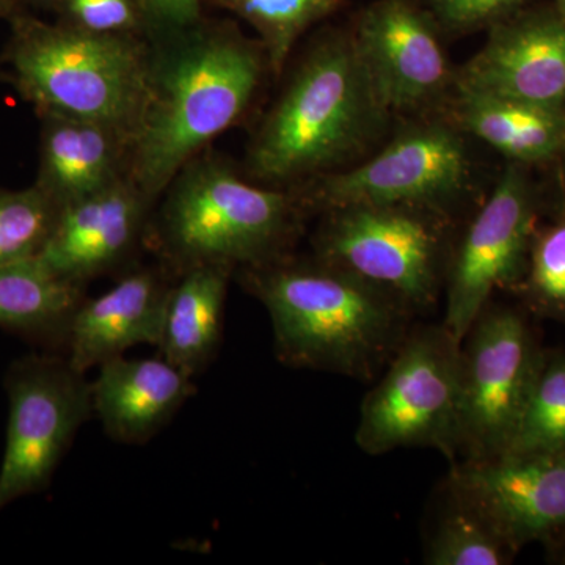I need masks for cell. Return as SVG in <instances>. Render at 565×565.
Segmentation results:
<instances>
[{"label":"cell","mask_w":565,"mask_h":565,"mask_svg":"<svg viewBox=\"0 0 565 565\" xmlns=\"http://www.w3.org/2000/svg\"><path fill=\"white\" fill-rule=\"evenodd\" d=\"M129 147L128 178L151 204L215 137L239 121L269 68L262 43L225 22L159 36Z\"/></svg>","instance_id":"cell-1"},{"label":"cell","mask_w":565,"mask_h":565,"mask_svg":"<svg viewBox=\"0 0 565 565\" xmlns=\"http://www.w3.org/2000/svg\"><path fill=\"white\" fill-rule=\"evenodd\" d=\"M239 280L269 313L278 362L294 370L374 382L415 323L388 292L316 258L243 267Z\"/></svg>","instance_id":"cell-2"},{"label":"cell","mask_w":565,"mask_h":565,"mask_svg":"<svg viewBox=\"0 0 565 565\" xmlns=\"http://www.w3.org/2000/svg\"><path fill=\"white\" fill-rule=\"evenodd\" d=\"M307 214L292 191L253 184L200 152L167 189L147 243L173 275L204 264L239 270L288 256Z\"/></svg>","instance_id":"cell-3"},{"label":"cell","mask_w":565,"mask_h":565,"mask_svg":"<svg viewBox=\"0 0 565 565\" xmlns=\"http://www.w3.org/2000/svg\"><path fill=\"white\" fill-rule=\"evenodd\" d=\"M10 22L3 77L40 117L102 122L132 140L150 85L148 36L87 32L21 11Z\"/></svg>","instance_id":"cell-4"},{"label":"cell","mask_w":565,"mask_h":565,"mask_svg":"<svg viewBox=\"0 0 565 565\" xmlns=\"http://www.w3.org/2000/svg\"><path fill=\"white\" fill-rule=\"evenodd\" d=\"M385 114L353 40L330 36L308 51L264 118L248 170L274 188L319 177L359 150Z\"/></svg>","instance_id":"cell-5"},{"label":"cell","mask_w":565,"mask_h":565,"mask_svg":"<svg viewBox=\"0 0 565 565\" xmlns=\"http://www.w3.org/2000/svg\"><path fill=\"white\" fill-rule=\"evenodd\" d=\"M323 217L315 239L318 262L388 292L415 316L437 307L452 253L441 212L351 206Z\"/></svg>","instance_id":"cell-6"},{"label":"cell","mask_w":565,"mask_h":565,"mask_svg":"<svg viewBox=\"0 0 565 565\" xmlns=\"http://www.w3.org/2000/svg\"><path fill=\"white\" fill-rule=\"evenodd\" d=\"M460 344L441 321L414 323L360 405V451L384 456L429 448L456 462Z\"/></svg>","instance_id":"cell-7"},{"label":"cell","mask_w":565,"mask_h":565,"mask_svg":"<svg viewBox=\"0 0 565 565\" xmlns=\"http://www.w3.org/2000/svg\"><path fill=\"white\" fill-rule=\"evenodd\" d=\"M0 512L51 484L82 424L92 418V384L68 356L31 355L11 364Z\"/></svg>","instance_id":"cell-8"},{"label":"cell","mask_w":565,"mask_h":565,"mask_svg":"<svg viewBox=\"0 0 565 565\" xmlns=\"http://www.w3.org/2000/svg\"><path fill=\"white\" fill-rule=\"evenodd\" d=\"M460 351L456 460L503 455L544 352L522 316L490 303L471 323Z\"/></svg>","instance_id":"cell-9"},{"label":"cell","mask_w":565,"mask_h":565,"mask_svg":"<svg viewBox=\"0 0 565 565\" xmlns=\"http://www.w3.org/2000/svg\"><path fill=\"white\" fill-rule=\"evenodd\" d=\"M468 174L463 140L444 122L399 134L384 150L345 172L323 173L296 185L308 214L351 206H408L441 212L462 192Z\"/></svg>","instance_id":"cell-10"},{"label":"cell","mask_w":565,"mask_h":565,"mask_svg":"<svg viewBox=\"0 0 565 565\" xmlns=\"http://www.w3.org/2000/svg\"><path fill=\"white\" fill-rule=\"evenodd\" d=\"M534 228V203L519 169L505 170L492 195L452 247L441 323L462 341L498 289L514 285Z\"/></svg>","instance_id":"cell-11"},{"label":"cell","mask_w":565,"mask_h":565,"mask_svg":"<svg viewBox=\"0 0 565 565\" xmlns=\"http://www.w3.org/2000/svg\"><path fill=\"white\" fill-rule=\"evenodd\" d=\"M449 482L515 552L565 537V452H503L452 463Z\"/></svg>","instance_id":"cell-12"},{"label":"cell","mask_w":565,"mask_h":565,"mask_svg":"<svg viewBox=\"0 0 565 565\" xmlns=\"http://www.w3.org/2000/svg\"><path fill=\"white\" fill-rule=\"evenodd\" d=\"M352 40L386 114L419 109L438 98L452 81L433 25L404 0H385L373 7Z\"/></svg>","instance_id":"cell-13"},{"label":"cell","mask_w":565,"mask_h":565,"mask_svg":"<svg viewBox=\"0 0 565 565\" xmlns=\"http://www.w3.org/2000/svg\"><path fill=\"white\" fill-rule=\"evenodd\" d=\"M152 204L129 178L58 211L36 259L55 277L85 286L125 266L147 243Z\"/></svg>","instance_id":"cell-14"},{"label":"cell","mask_w":565,"mask_h":565,"mask_svg":"<svg viewBox=\"0 0 565 565\" xmlns=\"http://www.w3.org/2000/svg\"><path fill=\"white\" fill-rule=\"evenodd\" d=\"M174 277L162 264L137 267L109 291L85 297L70 326L65 349L70 363L87 373L134 345L158 348Z\"/></svg>","instance_id":"cell-15"},{"label":"cell","mask_w":565,"mask_h":565,"mask_svg":"<svg viewBox=\"0 0 565 565\" xmlns=\"http://www.w3.org/2000/svg\"><path fill=\"white\" fill-rule=\"evenodd\" d=\"M457 90L565 107V22L501 29L456 76Z\"/></svg>","instance_id":"cell-16"},{"label":"cell","mask_w":565,"mask_h":565,"mask_svg":"<svg viewBox=\"0 0 565 565\" xmlns=\"http://www.w3.org/2000/svg\"><path fill=\"white\" fill-rule=\"evenodd\" d=\"M195 392L192 377L163 356L120 355L99 366L92 384L93 412L111 440L143 445L172 422Z\"/></svg>","instance_id":"cell-17"},{"label":"cell","mask_w":565,"mask_h":565,"mask_svg":"<svg viewBox=\"0 0 565 565\" xmlns=\"http://www.w3.org/2000/svg\"><path fill=\"white\" fill-rule=\"evenodd\" d=\"M129 147L125 134L102 122L41 115L33 185L62 210L128 177Z\"/></svg>","instance_id":"cell-18"},{"label":"cell","mask_w":565,"mask_h":565,"mask_svg":"<svg viewBox=\"0 0 565 565\" xmlns=\"http://www.w3.org/2000/svg\"><path fill=\"white\" fill-rule=\"evenodd\" d=\"M234 273L233 267L204 264L174 277L158 349L189 377L202 374L217 355Z\"/></svg>","instance_id":"cell-19"},{"label":"cell","mask_w":565,"mask_h":565,"mask_svg":"<svg viewBox=\"0 0 565 565\" xmlns=\"http://www.w3.org/2000/svg\"><path fill=\"white\" fill-rule=\"evenodd\" d=\"M465 131L519 162H541L565 148V107L457 90Z\"/></svg>","instance_id":"cell-20"},{"label":"cell","mask_w":565,"mask_h":565,"mask_svg":"<svg viewBox=\"0 0 565 565\" xmlns=\"http://www.w3.org/2000/svg\"><path fill=\"white\" fill-rule=\"evenodd\" d=\"M85 286L62 280L33 258L0 267V327L62 345Z\"/></svg>","instance_id":"cell-21"},{"label":"cell","mask_w":565,"mask_h":565,"mask_svg":"<svg viewBox=\"0 0 565 565\" xmlns=\"http://www.w3.org/2000/svg\"><path fill=\"white\" fill-rule=\"evenodd\" d=\"M515 550L470 500L446 479L423 535L427 565H505Z\"/></svg>","instance_id":"cell-22"},{"label":"cell","mask_w":565,"mask_h":565,"mask_svg":"<svg viewBox=\"0 0 565 565\" xmlns=\"http://www.w3.org/2000/svg\"><path fill=\"white\" fill-rule=\"evenodd\" d=\"M343 0H215L258 33L269 70L282 73L297 41L315 22L333 13Z\"/></svg>","instance_id":"cell-23"},{"label":"cell","mask_w":565,"mask_h":565,"mask_svg":"<svg viewBox=\"0 0 565 565\" xmlns=\"http://www.w3.org/2000/svg\"><path fill=\"white\" fill-rule=\"evenodd\" d=\"M504 452H565V353L544 352Z\"/></svg>","instance_id":"cell-24"},{"label":"cell","mask_w":565,"mask_h":565,"mask_svg":"<svg viewBox=\"0 0 565 565\" xmlns=\"http://www.w3.org/2000/svg\"><path fill=\"white\" fill-rule=\"evenodd\" d=\"M58 211L36 185L22 191L0 189V267L36 258Z\"/></svg>","instance_id":"cell-25"},{"label":"cell","mask_w":565,"mask_h":565,"mask_svg":"<svg viewBox=\"0 0 565 565\" xmlns=\"http://www.w3.org/2000/svg\"><path fill=\"white\" fill-rule=\"evenodd\" d=\"M527 286L542 310L565 319V222L534 241Z\"/></svg>","instance_id":"cell-26"},{"label":"cell","mask_w":565,"mask_h":565,"mask_svg":"<svg viewBox=\"0 0 565 565\" xmlns=\"http://www.w3.org/2000/svg\"><path fill=\"white\" fill-rule=\"evenodd\" d=\"M62 21L104 35H147L134 0H63Z\"/></svg>","instance_id":"cell-27"},{"label":"cell","mask_w":565,"mask_h":565,"mask_svg":"<svg viewBox=\"0 0 565 565\" xmlns=\"http://www.w3.org/2000/svg\"><path fill=\"white\" fill-rule=\"evenodd\" d=\"M148 39L172 35L202 21V0H134Z\"/></svg>","instance_id":"cell-28"},{"label":"cell","mask_w":565,"mask_h":565,"mask_svg":"<svg viewBox=\"0 0 565 565\" xmlns=\"http://www.w3.org/2000/svg\"><path fill=\"white\" fill-rule=\"evenodd\" d=\"M433 2L451 24L468 28V25L489 21L490 18L514 6L516 0H433Z\"/></svg>","instance_id":"cell-29"},{"label":"cell","mask_w":565,"mask_h":565,"mask_svg":"<svg viewBox=\"0 0 565 565\" xmlns=\"http://www.w3.org/2000/svg\"><path fill=\"white\" fill-rule=\"evenodd\" d=\"M20 11L17 0H0V18H11Z\"/></svg>","instance_id":"cell-30"},{"label":"cell","mask_w":565,"mask_h":565,"mask_svg":"<svg viewBox=\"0 0 565 565\" xmlns=\"http://www.w3.org/2000/svg\"><path fill=\"white\" fill-rule=\"evenodd\" d=\"M18 6L21 3H29L33 7H52V9H58L62 6L63 0H17Z\"/></svg>","instance_id":"cell-31"},{"label":"cell","mask_w":565,"mask_h":565,"mask_svg":"<svg viewBox=\"0 0 565 565\" xmlns=\"http://www.w3.org/2000/svg\"><path fill=\"white\" fill-rule=\"evenodd\" d=\"M3 77V71H2V66H0V79H2Z\"/></svg>","instance_id":"cell-32"},{"label":"cell","mask_w":565,"mask_h":565,"mask_svg":"<svg viewBox=\"0 0 565 565\" xmlns=\"http://www.w3.org/2000/svg\"><path fill=\"white\" fill-rule=\"evenodd\" d=\"M561 2H563V7H564V10H565V0H561Z\"/></svg>","instance_id":"cell-33"}]
</instances>
